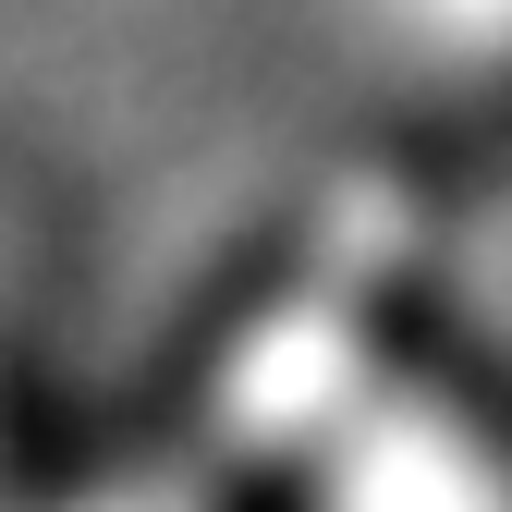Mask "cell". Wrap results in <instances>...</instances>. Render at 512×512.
<instances>
[{
  "label": "cell",
  "instance_id": "cell-1",
  "mask_svg": "<svg viewBox=\"0 0 512 512\" xmlns=\"http://www.w3.org/2000/svg\"><path fill=\"white\" fill-rule=\"evenodd\" d=\"M305 256H317V232H305V220L244 232L220 269H208V293L171 317V342H159V354L110 391V415H86V452L135 464V452H171L183 427H208V403H220L232 378L281 342V330H293V305H305Z\"/></svg>",
  "mask_w": 512,
  "mask_h": 512
},
{
  "label": "cell",
  "instance_id": "cell-2",
  "mask_svg": "<svg viewBox=\"0 0 512 512\" xmlns=\"http://www.w3.org/2000/svg\"><path fill=\"white\" fill-rule=\"evenodd\" d=\"M366 354L391 366V391H403L415 415L464 427L476 464L512 476V354H500V342H488L427 269H391V281L366 293Z\"/></svg>",
  "mask_w": 512,
  "mask_h": 512
}]
</instances>
